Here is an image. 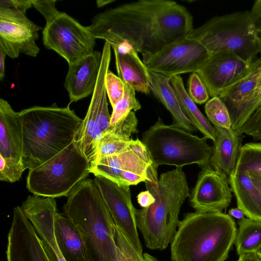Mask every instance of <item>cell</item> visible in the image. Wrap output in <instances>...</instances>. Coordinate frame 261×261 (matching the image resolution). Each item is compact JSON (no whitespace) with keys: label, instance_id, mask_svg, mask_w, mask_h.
I'll return each mask as SVG.
<instances>
[{"label":"cell","instance_id":"cell-40","mask_svg":"<svg viewBox=\"0 0 261 261\" xmlns=\"http://www.w3.org/2000/svg\"><path fill=\"white\" fill-rule=\"evenodd\" d=\"M0 7L14 9L25 14L33 7V3L32 0H1Z\"/></svg>","mask_w":261,"mask_h":261},{"label":"cell","instance_id":"cell-49","mask_svg":"<svg viewBox=\"0 0 261 261\" xmlns=\"http://www.w3.org/2000/svg\"><path fill=\"white\" fill-rule=\"evenodd\" d=\"M256 253L258 256L261 259V247L258 249Z\"/></svg>","mask_w":261,"mask_h":261},{"label":"cell","instance_id":"cell-43","mask_svg":"<svg viewBox=\"0 0 261 261\" xmlns=\"http://www.w3.org/2000/svg\"><path fill=\"white\" fill-rule=\"evenodd\" d=\"M228 215L231 217L234 218L239 220H241L245 216L243 212L238 207L230 209L228 212Z\"/></svg>","mask_w":261,"mask_h":261},{"label":"cell","instance_id":"cell-9","mask_svg":"<svg viewBox=\"0 0 261 261\" xmlns=\"http://www.w3.org/2000/svg\"><path fill=\"white\" fill-rule=\"evenodd\" d=\"M157 168L146 146L138 139H132L122 151L98 160L90 173L119 185L130 186L158 179Z\"/></svg>","mask_w":261,"mask_h":261},{"label":"cell","instance_id":"cell-26","mask_svg":"<svg viewBox=\"0 0 261 261\" xmlns=\"http://www.w3.org/2000/svg\"><path fill=\"white\" fill-rule=\"evenodd\" d=\"M170 84L177 95L181 109L194 127L204 137L215 142L217 130L210 121L200 112L195 103L186 91L180 75L170 78Z\"/></svg>","mask_w":261,"mask_h":261},{"label":"cell","instance_id":"cell-34","mask_svg":"<svg viewBox=\"0 0 261 261\" xmlns=\"http://www.w3.org/2000/svg\"><path fill=\"white\" fill-rule=\"evenodd\" d=\"M115 238L117 250L113 261H144L130 241L115 225Z\"/></svg>","mask_w":261,"mask_h":261},{"label":"cell","instance_id":"cell-39","mask_svg":"<svg viewBox=\"0 0 261 261\" xmlns=\"http://www.w3.org/2000/svg\"><path fill=\"white\" fill-rule=\"evenodd\" d=\"M56 1L32 0L33 7L37 9L45 18L46 24L54 20L60 13L56 8Z\"/></svg>","mask_w":261,"mask_h":261},{"label":"cell","instance_id":"cell-6","mask_svg":"<svg viewBox=\"0 0 261 261\" xmlns=\"http://www.w3.org/2000/svg\"><path fill=\"white\" fill-rule=\"evenodd\" d=\"M187 37L200 42L210 55L228 52L248 62L261 56V19L251 10L212 18Z\"/></svg>","mask_w":261,"mask_h":261},{"label":"cell","instance_id":"cell-32","mask_svg":"<svg viewBox=\"0 0 261 261\" xmlns=\"http://www.w3.org/2000/svg\"><path fill=\"white\" fill-rule=\"evenodd\" d=\"M131 140L123 138L116 132L107 130L99 142L94 164L101 158L122 151L129 145Z\"/></svg>","mask_w":261,"mask_h":261},{"label":"cell","instance_id":"cell-45","mask_svg":"<svg viewBox=\"0 0 261 261\" xmlns=\"http://www.w3.org/2000/svg\"><path fill=\"white\" fill-rule=\"evenodd\" d=\"M256 16L261 19V0L256 1L251 10Z\"/></svg>","mask_w":261,"mask_h":261},{"label":"cell","instance_id":"cell-18","mask_svg":"<svg viewBox=\"0 0 261 261\" xmlns=\"http://www.w3.org/2000/svg\"><path fill=\"white\" fill-rule=\"evenodd\" d=\"M101 55L100 52L94 51L69 65L64 86L69 94L70 103L92 95L98 79Z\"/></svg>","mask_w":261,"mask_h":261},{"label":"cell","instance_id":"cell-33","mask_svg":"<svg viewBox=\"0 0 261 261\" xmlns=\"http://www.w3.org/2000/svg\"><path fill=\"white\" fill-rule=\"evenodd\" d=\"M205 112L208 120L214 125L229 129L231 127V121L228 110L219 97H214L205 103Z\"/></svg>","mask_w":261,"mask_h":261},{"label":"cell","instance_id":"cell-10","mask_svg":"<svg viewBox=\"0 0 261 261\" xmlns=\"http://www.w3.org/2000/svg\"><path fill=\"white\" fill-rule=\"evenodd\" d=\"M42 36L44 46L65 59L68 65L94 51L95 38L88 27L82 25L65 13L61 12L46 24Z\"/></svg>","mask_w":261,"mask_h":261},{"label":"cell","instance_id":"cell-42","mask_svg":"<svg viewBox=\"0 0 261 261\" xmlns=\"http://www.w3.org/2000/svg\"><path fill=\"white\" fill-rule=\"evenodd\" d=\"M237 261H261L256 252H249L239 255Z\"/></svg>","mask_w":261,"mask_h":261},{"label":"cell","instance_id":"cell-21","mask_svg":"<svg viewBox=\"0 0 261 261\" xmlns=\"http://www.w3.org/2000/svg\"><path fill=\"white\" fill-rule=\"evenodd\" d=\"M216 138L210 160V166L229 177L234 172L242 146V134L231 128L214 126Z\"/></svg>","mask_w":261,"mask_h":261},{"label":"cell","instance_id":"cell-4","mask_svg":"<svg viewBox=\"0 0 261 261\" xmlns=\"http://www.w3.org/2000/svg\"><path fill=\"white\" fill-rule=\"evenodd\" d=\"M67 197L64 214L79 231L89 261H113L115 224L94 180H82Z\"/></svg>","mask_w":261,"mask_h":261},{"label":"cell","instance_id":"cell-11","mask_svg":"<svg viewBox=\"0 0 261 261\" xmlns=\"http://www.w3.org/2000/svg\"><path fill=\"white\" fill-rule=\"evenodd\" d=\"M142 56L143 62L149 70L171 77L188 72H197L210 54L200 42L186 37L154 54Z\"/></svg>","mask_w":261,"mask_h":261},{"label":"cell","instance_id":"cell-17","mask_svg":"<svg viewBox=\"0 0 261 261\" xmlns=\"http://www.w3.org/2000/svg\"><path fill=\"white\" fill-rule=\"evenodd\" d=\"M20 208L57 261H66L55 236V221L58 211L55 198L29 195L22 203Z\"/></svg>","mask_w":261,"mask_h":261},{"label":"cell","instance_id":"cell-14","mask_svg":"<svg viewBox=\"0 0 261 261\" xmlns=\"http://www.w3.org/2000/svg\"><path fill=\"white\" fill-rule=\"evenodd\" d=\"M6 257L7 261H57L19 206L13 208Z\"/></svg>","mask_w":261,"mask_h":261},{"label":"cell","instance_id":"cell-22","mask_svg":"<svg viewBox=\"0 0 261 261\" xmlns=\"http://www.w3.org/2000/svg\"><path fill=\"white\" fill-rule=\"evenodd\" d=\"M238 207L247 218L261 221V192L247 172L234 171L228 177Z\"/></svg>","mask_w":261,"mask_h":261},{"label":"cell","instance_id":"cell-1","mask_svg":"<svg viewBox=\"0 0 261 261\" xmlns=\"http://www.w3.org/2000/svg\"><path fill=\"white\" fill-rule=\"evenodd\" d=\"M193 19L184 6L168 0H141L107 10L88 28L112 48L127 45L137 53L154 54L185 38Z\"/></svg>","mask_w":261,"mask_h":261},{"label":"cell","instance_id":"cell-2","mask_svg":"<svg viewBox=\"0 0 261 261\" xmlns=\"http://www.w3.org/2000/svg\"><path fill=\"white\" fill-rule=\"evenodd\" d=\"M34 106L19 112L23 132L22 160L32 170L57 155L74 139L83 120L69 108Z\"/></svg>","mask_w":261,"mask_h":261},{"label":"cell","instance_id":"cell-24","mask_svg":"<svg viewBox=\"0 0 261 261\" xmlns=\"http://www.w3.org/2000/svg\"><path fill=\"white\" fill-rule=\"evenodd\" d=\"M150 90L171 114L174 124L192 133L196 130L183 112L177 95L170 84L171 77L149 70Z\"/></svg>","mask_w":261,"mask_h":261},{"label":"cell","instance_id":"cell-47","mask_svg":"<svg viewBox=\"0 0 261 261\" xmlns=\"http://www.w3.org/2000/svg\"><path fill=\"white\" fill-rule=\"evenodd\" d=\"M113 2L114 1L111 0H98L96 1V3L98 7H102Z\"/></svg>","mask_w":261,"mask_h":261},{"label":"cell","instance_id":"cell-36","mask_svg":"<svg viewBox=\"0 0 261 261\" xmlns=\"http://www.w3.org/2000/svg\"><path fill=\"white\" fill-rule=\"evenodd\" d=\"M107 94L113 107L123 96L124 84L122 80L110 70H108L105 79Z\"/></svg>","mask_w":261,"mask_h":261},{"label":"cell","instance_id":"cell-38","mask_svg":"<svg viewBox=\"0 0 261 261\" xmlns=\"http://www.w3.org/2000/svg\"><path fill=\"white\" fill-rule=\"evenodd\" d=\"M238 132L249 135L255 140H261V103Z\"/></svg>","mask_w":261,"mask_h":261},{"label":"cell","instance_id":"cell-41","mask_svg":"<svg viewBox=\"0 0 261 261\" xmlns=\"http://www.w3.org/2000/svg\"><path fill=\"white\" fill-rule=\"evenodd\" d=\"M138 203L142 208H146L152 204L155 199L148 190L140 192L137 196Z\"/></svg>","mask_w":261,"mask_h":261},{"label":"cell","instance_id":"cell-15","mask_svg":"<svg viewBox=\"0 0 261 261\" xmlns=\"http://www.w3.org/2000/svg\"><path fill=\"white\" fill-rule=\"evenodd\" d=\"M94 182L99 189L115 224L143 255L137 230L136 209L131 199L129 186L119 185L105 177L95 176Z\"/></svg>","mask_w":261,"mask_h":261},{"label":"cell","instance_id":"cell-37","mask_svg":"<svg viewBox=\"0 0 261 261\" xmlns=\"http://www.w3.org/2000/svg\"><path fill=\"white\" fill-rule=\"evenodd\" d=\"M188 93L195 103L200 105L208 101L207 89L197 72H193L190 76Z\"/></svg>","mask_w":261,"mask_h":261},{"label":"cell","instance_id":"cell-30","mask_svg":"<svg viewBox=\"0 0 261 261\" xmlns=\"http://www.w3.org/2000/svg\"><path fill=\"white\" fill-rule=\"evenodd\" d=\"M261 103V80L253 93L230 116L231 128L238 132Z\"/></svg>","mask_w":261,"mask_h":261},{"label":"cell","instance_id":"cell-19","mask_svg":"<svg viewBox=\"0 0 261 261\" xmlns=\"http://www.w3.org/2000/svg\"><path fill=\"white\" fill-rule=\"evenodd\" d=\"M113 48L118 76L135 91L149 94L151 91L149 70L137 52L127 45Z\"/></svg>","mask_w":261,"mask_h":261},{"label":"cell","instance_id":"cell-7","mask_svg":"<svg viewBox=\"0 0 261 261\" xmlns=\"http://www.w3.org/2000/svg\"><path fill=\"white\" fill-rule=\"evenodd\" d=\"M206 137H199L175 124H165L159 118L142 135L154 165H166L180 168L196 164L201 168L210 166L213 146Z\"/></svg>","mask_w":261,"mask_h":261},{"label":"cell","instance_id":"cell-29","mask_svg":"<svg viewBox=\"0 0 261 261\" xmlns=\"http://www.w3.org/2000/svg\"><path fill=\"white\" fill-rule=\"evenodd\" d=\"M234 171L247 172L261 177V142H250L242 146Z\"/></svg>","mask_w":261,"mask_h":261},{"label":"cell","instance_id":"cell-8","mask_svg":"<svg viewBox=\"0 0 261 261\" xmlns=\"http://www.w3.org/2000/svg\"><path fill=\"white\" fill-rule=\"evenodd\" d=\"M90 163L73 140L40 166L29 170L27 188L33 195L50 198L66 196L90 173Z\"/></svg>","mask_w":261,"mask_h":261},{"label":"cell","instance_id":"cell-27","mask_svg":"<svg viewBox=\"0 0 261 261\" xmlns=\"http://www.w3.org/2000/svg\"><path fill=\"white\" fill-rule=\"evenodd\" d=\"M260 80L261 64L220 97L226 105L230 115L253 93Z\"/></svg>","mask_w":261,"mask_h":261},{"label":"cell","instance_id":"cell-23","mask_svg":"<svg viewBox=\"0 0 261 261\" xmlns=\"http://www.w3.org/2000/svg\"><path fill=\"white\" fill-rule=\"evenodd\" d=\"M55 233L59 249L66 261H89L82 236L63 214L57 213Z\"/></svg>","mask_w":261,"mask_h":261},{"label":"cell","instance_id":"cell-48","mask_svg":"<svg viewBox=\"0 0 261 261\" xmlns=\"http://www.w3.org/2000/svg\"><path fill=\"white\" fill-rule=\"evenodd\" d=\"M143 255L144 261H159L155 257L148 253H145Z\"/></svg>","mask_w":261,"mask_h":261},{"label":"cell","instance_id":"cell-35","mask_svg":"<svg viewBox=\"0 0 261 261\" xmlns=\"http://www.w3.org/2000/svg\"><path fill=\"white\" fill-rule=\"evenodd\" d=\"M25 167L22 160L5 158L0 155V180L15 182L21 177Z\"/></svg>","mask_w":261,"mask_h":261},{"label":"cell","instance_id":"cell-5","mask_svg":"<svg viewBox=\"0 0 261 261\" xmlns=\"http://www.w3.org/2000/svg\"><path fill=\"white\" fill-rule=\"evenodd\" d=\"M176 168L163 173L156 180L145 182L155 201L136 211L137 228L147 248L163 250L171 243L179 222L178 215L190 189L186 174Z\"/></svg>","mask_w":261,"mask_h":261},{"label":"cell","instance_id":"cell-31","mask_svg":"<svg viewBox=\"0 0 261 261\" xmlns=\"http://www.w3.org/2000/svg\"><path fill=\"white\" fill-rule=\"evenodd\" d=\"M123 97L113 107L111 115L109 128L112 127L123 120L132 111H137L141 108L135 96V91L124 83Z\"/></svg>","mask_w":261,"mask_h":261},{"label":"cell","instance_id":"cell-46","mask_svg":"<svg viewBox=\"0 0 261 261\" xmlns=\"http://www.w3.org/2000/svg\"><path fill=\"white\" fill-rule=\"evenodd\" d=\"M253 183L261 192V177L255 174H249Z\"/></svg>","mask_w":261,"mask_h":261},{"label":"cell","instance_id":"cell-13","mask_svg":"<svg viewBox=\"0 0 261 261\" xmlns=\"http://www.w3.org/2000/svg\"><path fill=\"white\" fill-rule=\"evenodd\" d=\"M41 27L14 9L0 7V50L11 58L20 54L35 57L39 51L36 43Z\"/></svg>","mask_w":261,"mask_h":261},{"label":"cell","instance_id":"cell-25","mask_svg":"<svg viewBox=\"0 0 261 261\" xmlns=\"http://www.w3.org/2000/svg\"><path fill=\"white\" fill-rule=\"evenodd\" d=\"M97 94L94 90L86 115L77 129L74 141L82 154L92 166L95 162L96 152L103 133L96 121Z\"/></svg>","mask_w":261,"mask_h":261},{"label":"cell","instance_id":"cell-16","mask_svg":"<svg viewBox=\"0 0 261 261\" xmlns=\"http://www.w3.org/2000/svg\"><path fill=\"white\" fill-rule=\"evenodd\" d=\"M228 176L211 166L202 168L190 196L191 206L199 212H222L230 204L232 190Z\"/></svg>","mask_w":261,"mask_h":261},{"label":"cell","instance_id":"cell-12","mask_svg":"<svg viewBox=\"0 0 261 261\" xmlns=\"http://www.w3.org/2000/svg\"><path fill=\"white\" fill-rule=\"evenodd\" d=\"M261 64V57L248 62L228 52L210 55L197 72L212 97H220Z\"/></svg>","mask_w":261,"mask_h":261},{"label":"cell","instance_id":"cell-44","mask_svg":"<svg viewBox=\"0 0 261 261\" xmlns=\"http://www.w3.org/2000/svg\"><path fill=\"white\" fill-rule=\"evenodd\" d=\"M7 55L2 50H0V79L1 81L5 77V58Z\"/></svg>","mask_w":261,"mask_h":261},{"label":"cell","instance_id":"cell-20","mask_svg":"<svg viewBox=\"0 0 261 261\" xmlns=\"http://www.w3.org/2000/svg\"><path fill=\"white\" fill-rule=\"evenodd\" d=\"M23 132L21 118L4 99H0V155L22 160Z\"/></svg>","mask_w":261,"mask_h":261},{"label":"cell","instance_id":"cell-28","mask_svg":"<svg viewBox=\"0 0 261 261\" xmlns=\"http://www.w3.org/2000/svg\"><path fill=\"white\" fill-rule=\"evenodd\" d=\"M238 225L234 243L237 254L256 252L261 247V221L244 217Z\"/></svg>","mask_w":261,"mask_h":261},{"label":"cell","instance_id":"cell-3","mask_svg":"<svg viewBox=\"0 0 261 261\" xmlns=\"http://www.w3.org/2000/svg\"><path fill=\"white\" fill-rule=\"evenodd\" d=\"M177 228L171 243L172 261H224L238 230L232 217L222 212L188 213Z\"/></svg>","mask_w":261,"mask_h":261}]
</instances>
